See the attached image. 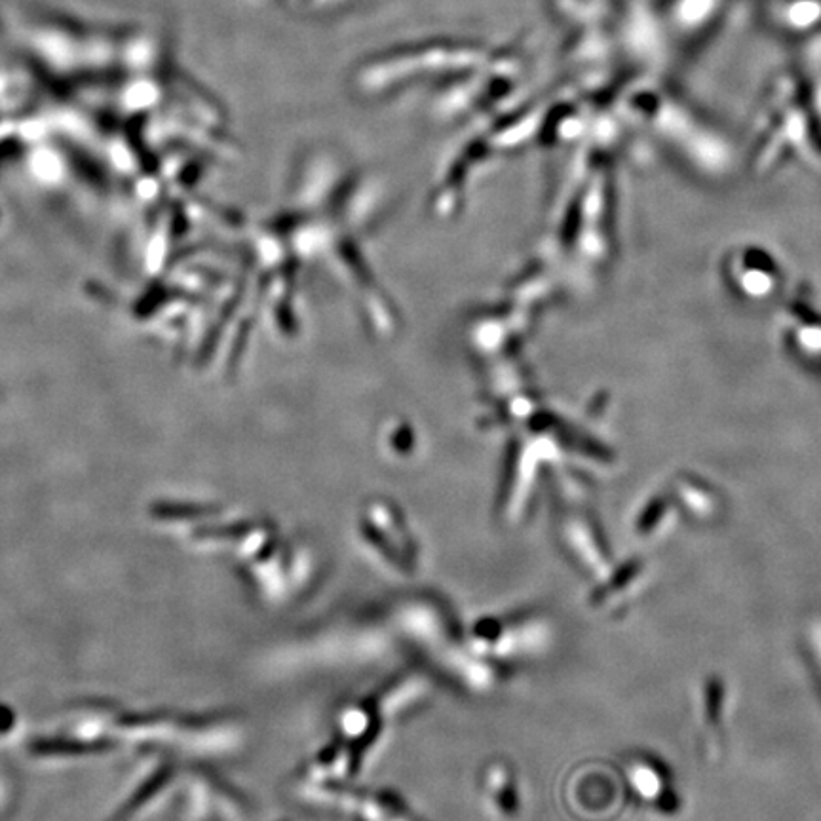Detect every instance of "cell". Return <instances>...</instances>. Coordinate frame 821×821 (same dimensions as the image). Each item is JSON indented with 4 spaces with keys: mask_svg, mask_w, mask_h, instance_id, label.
Instances as JSON below:
<instances>
[{
    "mask_svg": "<svg viewBox=\"0 0 821 821\" xmlns=\"http://www.w3.org/2000/svg\"><path fill=\"white\" fill-rule=\"evenodd\" d=\"M552 637L550 622L535 611L483 616L468 631V647L481 656L504 662L508 658L533 656Z\"/></svg>",
    "mask_w": 821,
    "mask_h": 821,
    "instance_id": "cell-1",
    "label": "cell"
},
{
    "mask_svg": "<svg viewBox=\"0 0 821 821\" xmlns=\"http://www.w3.org/2000/svg\"><path fill=\"white\" fill-rule=\"evenodd\" d=\"M390 618L413 643L440 654L466 641L453 607L436 593L403 595L390 605Z\"/></svg>",
    "mask_w": 821,
    "mask_h": 821,
    "instance_id": "cell-2",
    "label": "cell"
},
{
    "mask_svg": "<svg viewBox=\"0 0 821 821\" xmlns=\"http://www.w3.org/2000/svg\"><path fill=\"white\" fill-rule=\"evenodd\" d=\"M360 544L367 559L392 578L409 580L421 571V550L400 516L381 512L360 525Z\"/></svg>",
    "mask_w": 821,
    "mask_h": 821,
    "instance_id": "cell-3",
    "label": "cell"
},
{
    "mask_svg": "<svg viewBox=\"0 0 821 821\" xmlns=\"http://www.w3.org/2000/svg\"><path fill=\"white\" fill-rule=\"evenodd\" d=\"M251 557V576L268 601H286L306 590L312 576V563L310 557L293 544H282L280 540L272 544L265 542Z\"/></svg>",
    "mask_w": 821,
    "mask_h": 821,
    "instance_id": "cell-4",
    "label": "cell"
},
{
    "mask_svg": "<svg viewBox=\"0 0 821 821\" xmlns=\"http://www.w3.org/2000/svg\"><path fill=\"white\" fill-rule=\"evenodd\" d=\"M481 802L495 821H516L523 812L521 782L514 764L495 759L485 764L479 780Z\"/></svg>",
    "mask_w": 821,
    "mask_h": 821,
    "instance_id": "cell-5",
    "label": "cell"
},
{
    "mask_svg": "<svg viewBox=\"0 0 821 821\" xmlns=\"http://www.w3.org/2000/svg\"><path fill=\"white\" fill-rule=\"evenodd\" d=\"M434 692V681L421 668L401 669L392 675L377 692H373V700L381 709L382 717L386 721L398 719L407 715L415 707L426 704V700Z\"/></svg>",
    "mask_w": 821,
    "mask_h": 821,
    "instance_id": "cell-6",
    "label": "cell"
},
{
    "mask_svg": "<svg viewBox=\"0 0 821 821\" xmlns=\"http://www.w3.org/2000/svg\"><path fill=\"white\" fill-rule=\"evenodd\" d=\"M344 812L358 821H419L411 804L394 789H354Z\"/></svg>",
    "mask_w": 821,
    "mask_h": 821,
    "instance_id": "cell-7",
    "label": "cell"
},
{
    "mask_svg": "<svg viewBox=\"0 0 821 821\" xmlns=\"http://www.w3.org/2000/svg\"><path fill=\"white\" fill-rule=\"evenodd\" d=\"M286 821H287V820H286ZM289 821H291V820H289Z\"/></svg>",
    "mask_w": 821,
    "mask_h": 821,
    "instance_id": "cell-8",
    "label": "cell"
}]
</instances>
